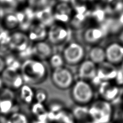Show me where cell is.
Wrapping results in <instances>:
<instances>
[{
    "mask_svg": "<svg viewBox=\"0 0 123 123\" xmlns=\"http://www.w3.org/2000/svg\"><path fill=\"white\" fill-rule=\"evenodd\" d=\"M20 73L25 83L32 86L45 82L49 74L48 67L45 62L33 57L22 61Z\"/></svg>",
    "mask_w": 123,
    "mask_h": 123,
    "instance_id": "obj_1",
    "label": "cell"
},
{
    "mask_svg": "<svg viewBox=\"0 0 123 123\" xmlns=\"http://www.w3.org/2000/svg\"><path fill=\"white\" fill-rule=\"evenodd\" d=\"M70 89V97L75 105L87 106L95 99V89L88 81L76 79Z\"/></svg>",
    "mask_w": 123,
    "mask_h": 123,
    "instance_id": "obj_2",
    "label": "cell"
},
{
    "mask_svg": "<svg viewBox=\"0 0 123 123\" xmlns=\"http://www.w3.org/2000/svg\"><path fill=\"white\" fill-rule=\"evenodd\" d=\"M88 108L92 123H112L115 109L112 103L97 98L89 105Z\"/></svg>",
    "mask_w": 123,
    "mask_h": 123,
    "instance_id": "obj_3",
    "label": "cell"
},
{
    "mask_svg": "<svg viewBox=\"0 0 123 123\" xmlns=\"http://www.w3.org/2000/svg\"><path fill=\"white\" fill-rule=\"evenodd\" d=\"M61 54L65 66H77L86 59L87 52L84 45L78 41L67 42L62 48Z\"/></svg>",
    "mask_w": 123,
    "mask_h": 123,
    "instance_id": "obj_4",
    "label": "cell"
},
{
    "mask_svg": "<svg viewBox=\"0 0 123 123\" xmlns=\"http://www.w3.org/2000/svg\"><path fill=\"white\" fill-rule=\"evenodd\" d=\"M1 45L5 43L9 53L18 54L30 49L31 42L25 32L15 30L10 32L8 36L4 39Z\"/></svg>",
    "mask_w": 123,
    "mask_h": 123,
    "instance_id": "obj_5",
    "label": "cell"
},
{
    "mask_svg": "<svg viewBox=\"0 0 123 123\" xmlns=\"http://www.w3.org/2000/svg\"><path fill=\"white\" fill-rule=\"evenodd\" d=\"M50 76L52 84L60 90L70 89L76 80L73 72L67 66L52 69Z\"/></svg>",
    "mask_w": 123,
    "mask_h": 123,
    "instance_id": "obj_6",
    "label": "cell"
},
{
    "mask_svg": "<svg viewBox=\"0 0 123 123\" xmlns=\"http://www.w3.org/2000/svg\"><path fill=\"white\" fill-rule=\"evenodd\" d=\"M70 36V29L67 25L54 22L48 27L47 41L53 46L65 44Z\"/></svg>",
    "mask_w": 123,
    "mask_h": 123,
    "instance_id": "obj_7",
    "label": "cell"
},
{
    "mask_svg": "<svg viewBox=\"0 0 123 123\" xmlns=\"http://www.w3.org/2000/svg\"><path fill=\"white\" fill-rule=\"evenodd\" d=\"M14 91L4 87L0 91V116L6 117L14 111L18 110Z\"/></svg>",
    "mask_w": 123,
    "mask_h": 123,
    "instance_id": "obj_8",
    "label": "cell"
},
{
    "mask_svg": "<svg viewBox=\"0 0 123 123\" xmlns=\"http://www.w3.org/2000/svg\"><path fill=\"white\" fill-rule=\"evenodd\" d=\"M97 91L99 96L98 98L112 103L119 97L120 87L113 81H106L99 83Z\"/></svg>",
    "mask_w": 123,
    "mask_h": 123,
    "instance_id": "obj_9",
    "label": "cell"
},
{
    "mask_svg": "<svg viewBox=\"0 0 123 123\" xmlns=\"http://www.w3.org/2000/svg\"><path fill=\"white\" fill-rule=\"evenodd\" d=\"M52 14L54 22L68 25L74 16V10L69 2L60 1L52 8Z\"/></svg>",
    "mask_w": 123,
    "mask_h": 123,
    "instance_id": "obj_10",
    "label": "cell"
},
{
    "mask_svg": "<svg viewBox=\"0 0 123 123\" xmlns=\"http://www.w3.org/2000/svg\"><path fill=\"white\" fill-rule=\"evenodd\" d=\"M4 87L17 92L25 83L20 71L6 68L1 74Z\"/></svg>",
    "mask_w": 123,
    "mask_h": 123,
    "instance_id": "obj_11",
    "label": "cell"
},
{
    "mask_svg": "<svg viewBox=\"0 0 123 123\" xmlns=\"http://www.w3.org/2000/svg\"><path fill=\"white\" fill-rule=\"evenodd\" d=\"M104 37V30L99 26H87L83 29L82 33V39L83 42L90 47L99 45Z\"/></svg>",
    "mask_w": 123,
    "mask_h": 123,
    "instance_id": "obj_12",
    "label": "cell"
},
{
    "mask_svg": "<svg viewBox=\"0 0 123 123\" xmlns=\"http://www.w3.org/2000/svg\"><path fill=\"white\" fill-rule=\"evenodd\" d=\"M25 14L18 11L9 12L2 17L0 24L3 30L12 32L17 30L25 20Z\"/></svg>",
    "mask_w": 123,
    "mask_h": 123,
    "instance_id": "obj_13",
    "label": "cell"
},
{
    "mask_svg": "<svg viewBox=\"0 0 123 123\" xmlns=\"http://www.w3.org/2000/svg\"><path fill=\"white\" fill-rule=\"evenodd\" d=\"M30 49L31 57L44 62L47 61L54 53L53 46L47 40L32 43Z\"/></svg>",
    "mask_w": 123,
    "mask_h": 123,
    "instance_id": "obj_14",
    "label": "cell"
},
{
    "mask_svg": "<svg viewBox=\"0 0 123 123\" xmlns=\"http://www.w3.org/2000/svg\"><path fill=\"white\" fill-rule=\"evenodd\" d=\"M106 61L115 66H119L123 61V45L119 41L110 42L105 47Z\"/></svg>",
    "mask_w": 123,
    "mask_h": 123,
    "instance_id": "obj_15",
    "label": "cell"
},
{
    "mask_svg": "<svg viewBox=\"0 0 123 123\" xmlns=\"http://www.w3.org/2000/svg\"><path fill=\"white\" fill-rule=\"evenodd\" d=\"M77 66V79L88 81L91 82L96 79L97 65L89 59H85Z\"/></svg>",
    "mask_w": 123,
    "mask_h": 123,
    "instance_id": "obj_16",
    "label": "cell"
},
{
    "mask_svg": "<svg viewBox=\"0 0 123 123\" xmlns=\"http://www.w3.org/2000/svg\"><path fill=\"white\" fill-rule=\"evenodd\" d=\"M48 27L38 21H34L30 24L26 32L31 43L47 40Z\"/></svg>",
    "mask_w": 123,
    "mask_h": 123,
    "instance_id": "obj_17",
    "label": "cell"
},
{
    "mask_svg": "<svg viewBox=\"0 0 123 123\" xmlns=\"http://www.w3.org/2000/svg\"><path fill=\"white\" fill-rule=\"evenodd\" d=\"M116 66L113 65L107 61L97 65L96 78L99 82L106 81H114L118 72Z\"/></svg>",
    "mask_w": 123,
    "mask_h": 123,
    "instance_id": "obj_18",
    "label": "cell"
},
{
    "mask_svg": "<svg viewBox=\"0 0 123 123\" xmlns=\"http://www.w3.org/2000/svg\"><path fill=\"white\" fill-rule=\"evenodd\" d=\"M29 107L31 122L46 123L49 121V112L45 104L35 102Z\"/></svg>",
    "mask_w": 123,
    "mask_h": 123,
    "instance_id": "obj_19",
    "label": "cell"
},
{
    "mask_svg": "<svg viewBox=\"0 0 123 123\" xmlns=\"http://www.w3.org/2000/svg\"><path fill=\"white\" fill-rule=\"evenodd\" d=\"M17 92L18 100L22 104L30 106L35 102V89L32 86L25 83Z\"/></svg>",
    "mask_w": 123,
    "mask_h": 123,
    "instance_id": "obj_20",
    "label": "cell"
},
{
    "mask_svg": "<svg viewBox=\"0 0 123 123\" xmlns=\"http://www.w3.org/2000/svg\"><path fill=\"white\" fill-rule=\"evenodd\" d=\"M71 112L76 123H92L90 117L88 106L75 105Z\"/></svg>",
    "mask_w": 123,
    "mask_h": 123,
    "instance_id": "obj_21",
    "label": "cell"
},
{
    "mask_svg": "<svg viewBox=\"0 0 123 123\" xmlns=\"http://www.w3.org/2000/svg\"><path fill=\"white\" fill-rule=\"evenodd\" d=\"M87 59L97 65L106 61L105 48L99 45L91 46L87 52Z\"/></svg>",
    "mask_w": 123,
    "mask_h": 123,
    "instance_id": "obj_22",
    "label": "cell"
},
{
    "mask_svg": "<svg viewBox=\"0 0 123 123\" xmlns=\"http://www.w3.org/2000/svg\"><path fill=\"white\" fill-rule=\"evenodd\" d=\"M49 120L55 123H76L71 111L67 109L52 116Z\"/></svg>",
    "mask_w": 123,
    "mask_h": 123,
    "instance_id": "obj_23",
    "label": "cell"
},
{
    "mask_svg": "<svg viewBox=\"0 0 123 123\" xmlns=\"http://www.w3.org/2000/svg\"><path fill=\"white\" fill-rule=\"evenodd\" d=\"M4 123H31V120L29 116L18 109L6 116Z\"/></svg>",
    "mask_w": 123,
    "mask_h": 123,
    "instance_id": "obj_24",
    "label": "cell"
},
{
    "mask_svg": "<svg viewBox=\"0 0 123 123\" xmlns=\"http://www.w3.org/2000/svg\"><path fill=\"white\" fill-rule=\"evenodd\" d=\"M45 105L49 112V120L52 116L67 109L63 102L57 100H48Z\"/></svg>",
    "mask_w": 123,
    "mask_h": 123,
    "instance_id": "obj_25",
    "label": "cell"
},
{
    "mask_svg": "<svg viewBox=\"0 0 123 123\" xmlns=\"http://www.w3.org/2000/svg\"><path fill=\"white\" fill-rule=\"evenodd\" d=\"M47 61H48L49 66L51 70L65 66L64 61L61 53H54Z\"/></svg>",
    "mask_w": 123,
    "mask_h": 123,
    "instance_id": "obj_26",
    "label": "cell"
},
{
    "mask_svg": "<svg viewBox=\"0 0 123 123\" xmlns=\"http://www.w3.org/2000/svg\"><path fill=\"white\" fill-rule=\"evenodd\" d=\"M48 100V94L45 89L41 88L35 89V102L45 104Z\"/></svg>",
    "mask_w": 123,
    "mask_h": 123,
    "instance_id": "obj_27",
    "label": "cell"
},
{
    "mask_svg": "<svg viewBox=\"0 0 123 123\" xmlns=\"http://www.w3.org/2000/svg\"><path fill=\"white\" fill-rule=\"evenodd\" d=\"M19 6L17 0H0V8L17 9Z\"/></svg>",
    "mask_w": 123,
    "mask_h": 123,
    "instance_id": "obj_28",
    "label": "cell"
},
{
    "mask_svg": "<svg viewBox=\"0 0 123 123\" xmlns=\"http://www.w3.org/2000/svg\"><path fill=\"white\" fill-rule=\"evenodd\" d=\"M6 68V63L4 56L0 55V75Z\"/></svg>",
    "mask_w": 123,
    "mask_h": 123,
    "instance_id": "obj_29",
    "label": "cell"
},
{
    "mask_svg": "<svg viewBox=\"0 0 123 123\" xmlns=\"http://www.w3.org/2000/svg\"><path fill=\"white\" fill-rule=\"evenodd\" d=\"M119 41L123 45V29L121 30V32H120L119 35Z\"/></svg>",
    "mask_w": 123,
    "mask_h": 123,
    "instance_id": "obj_30",
    "label": "cell"
},
{
    "mask_svg": "<svg viewBox=\"0 0 123 123\" xmlns=\"http://www.w3.org/2000/svg\"><path fill=\"white\" fill-rule=\"evenodd\" d=\"M4 87V86L3 80H2V79L1 75H0V91H1Z\"/></svg>",
    "mask_w": 123,
    "mask_h": 123,
    "instance_id": "obj_31",
    "label": "cell"
},
{
    "mask_svg": "<svg viewBox=\"0 0 123 123\" xmlns=\"http://www.w3.org/2000/svg\"><path fill=\"white\" fill-rule=\"evenodd\" d=\"M3 33H2L1 31H0V46H1V43L2 42V38H3Z\"/></svg>",
    "mask_w": 123,
    "mask_h": 123,
    "instance_id": "obj_32",
    "label": "cell"
},
{
    "mask_svg": "<svg viewBox=\"0 0 123 123\" xmlns=\"http://www.w3.org/2000/svg\"><path fill=\"white\" fill-rule=\"evenodd\" d=\"M119 66L120 67L119 69L123 72V61H122V62L120 63V65Z\"/></svg>",
    "mask_w": 123,
    "mask_h": 123,
    "instance_id": "obj_33",
    "label": "cell"
},
{
    "mask_svg": "<svg viewBox=\"0 0 123 123\" xmlns=\"http://www.w3.org/2000/svg\"><path fill=\"white\" fill-rule=\"evenodd\" d=\"M69 0H61V2H69Z\"/></svg>",
    "mask_w": 123,
    "mask_h": 123,
    "instance_id": "obj_34",
    "label": "cell"
},
{
    "mask_svg": "<svg viewBox=\"0 0 123 123\" xmlns=\"http://www.w3.org/2000/svg\"><path fill=\"white\" fill-rule=\"evenodd\" d=\"M122 108L123 109V97L122 98Z\"/></svg>",
    "mask_w": 123,
    "mask_h": 123,
    "instance_id": "obj_35",
    "label": "cell"
},
{
    "mask_svg": "<svg viewBox=\"0 0 123 123\" xmlns=\"http://www.w3.org/2000/svg\"><path fill=\"white\" fill-rule=\"evenodd\" d=\"M115 123H123V120H122V121H119V122H116Z\"/></svg>",
    "mask_w": 123,
    "mask_h": 123,
    "instance_id": "obj_36",
    "label": "cell"
},
{
    "mask_svg": "<svg viewBox=\"0 0 123 123\" xmlns=\"http://www.w3.org/2000/svg\"><path fill=\"white\" fill-rule=\"evenodd\" d=\"M2 16H1V11H0V22H1V19H2Z\"/></svg>",
    "mask_w": 123,
    "mask_h": 123,
    "instance_id": "obj_37",
    "label": "cell"
},
{
    "mask_svg": "<svg viewBox=\"0 0 123 123\" xmlns=\"http://www.w3.org/2000/svg\"><path fill=\"white\" fill-rule=\"evenodd\" d=\"M54 123L53 122H52V121H48L47 123Z\"/></svg>",
    "mask_w": 123,
    "mask_h": 123,
    "instance_id": "obj_38",
    "label": "cell"
},
{
    "mask_svg": "<svg viewBox=\"0 0 123 123\" xmlns=\"http://www.w3.org/2000/svg\"><path fill=\"white\" fill-rule=\"evenodd\" d=\"M122 120H123V111L122 112Z\"/></svg>",
    "mask_w": 123,
    "mask_h": 123,
    "instance_id": "obj_39",
    "label": "cell"
},
{
    "mask_svg": "<svg viewBox=\"0 0 123 123\" xmlns=\"http://www.w3.org/2000/svg\"></svg>",
    "mask_w": 123,
    "mask_h": 123,
    "instance_id": "obj_40",
    "label": "cell"
}]
</instances>
